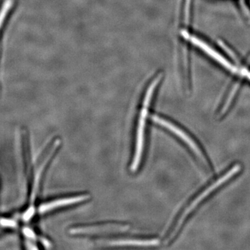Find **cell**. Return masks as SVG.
I'll return each mask as SVG.
<instances>
[{
	"label": "cell",
	"instance_id": "obj_1",
	"mask_svg": "<svg viewBox=\"0 0 250 250\" xmlns=\"http://www.w3.org/2000/svg\"><path fill=\"white\" fill-rule=\"evenodd\" d=\"M161 79H162V75L161 74H159L158 76L154 78L151 84L148 87L146 96H145L144 100H143V108L139 117V124H138L136 151H135L134 160H133L131 167V170L132 171L137 170L140 163H141L143 151V145H144L145 129H146V118H147V116L148 108H149L151 101H152L154 90H155L156 86L160 82Z\"/></svg>",
	"mask_w": 250,
	"mask_h": 250
},
{
	"label": "cell",
	"instance_id": "obj_9",
	"mask_svg": "<svg viewBox=\"0 0 250 250\" xmlns=\"http://www.w3.org/2000/svg\"><path fill=\"white\" fill-rule=\"evenodd\" d=\"M238 86H239V84L237 83V84L235 85V86L233 87V89L231 90L229 96L228 100L225 102L223 108H222L221 111H220V116H223L224 114H225L228 108H229L230 105H231V103H232L233 98H234L235 95H236L237 90H238Z\"/></svg>",
	"mask_w": 250,
	"mask_h": 250
},
{
	"label": "cell",
	"instance_id": "obj_5",
	"mask_svg": "<svg viewBox=\"0 0 250 250\" xmlns=\"http://www.w3.org/2000/svg\"><path fill=\"white\" fill-rule=\"evenodd\" d=\"M127 229V226H124L117 224H104V225H96V226L84 227L72 229L70 232L73 234H95V233L113 232L121 231Z\"/></svg>",
	"mask_w": 250,
	"mask_h": 250
},
{
	"label": "cell",
	"instance_id": "obj_7",
	"mask_svg": "<svg viewBox=\"0 0 250 250\" xmlns=\"http://www.w3.org/2000/svg\"><path fill=\"white\" fill-rule=\"evenodd\" d=\"M59 144V141H56L54 143V146H52V149L50 152L46 156L45 160L42 161V164H41L40 167H39L35 174V177H34V187H33L32 192H31V202H34V200L36 198V193H37L38 188H39V182H40L41 176H42V172L45 170V167L47 164H48L49 161L50 160L54 153L57 150V147H58Z\"/></svg>",
	"mask_w": 250,
	"mask_h": 250
},
{
	"label": "cell",
	"instance_id": "obj_10",
	"mask_svg": "<svg viewBox=\"0 0 250 250\" xmlns=\"http://www.w3.org/2000/svg\"><path fill=\"white\" fill-rule=\"evenodd\" d=\"M14 0H4V4H3L2 9H1V27H2L4 24L5 18L9 14L10 9L12 8L14 5Z\"/></svg>",
	"mask_w": 250,
	"mask_h": 250
},
{
	"label": "cell",
	"instance_id": "obj_8",
	"mask_svg": "<svg viewBox=\"0 0 250 250\" xmlns=\"http://www.w3.org/2000/svg\"><path fill=\"white\" fill-rule=\"evenodd\" d=\"M158 240H123L112 242L113 246H154L159 245Z\"/></svg>",
	"mask_w": 250,
	"mask_h": 250
},
{
	"label": "cell",
	"instance_id": "obj_3",
	"mask_svg": "<svg viewBox=\"0 0 250 250\" xmlns=\"http://www.w3.org/2000/svg\"><path fill=\"white\" fill-rule=\"evenodd\" d=\"M182 36H183L186 40L190 41L192 45L196 46L198 48L201 49L207 55L214 59L220 65L225 67L227 70H229L232 73L239 75V68L233 65L232 63L229 62L228 59H225L223 55H221L219 52L215 51L213 47L208 45L205 41L201 40V39H199L196 36L190 35V34L186 30L182 31Z\"/></svg>",
	"mask_w": 250,
	"mask_h": 250
},
{
	"label": "cell",
	"instance_id": "obj_4",
	"mask_svg": "<svg viewBox=\"0 0 250 250\" xmlns=\"http://www.w3.org/2000/svg\"><path fill=\"white\" fill-rule=\"evenodd\" d=\"M152 119L156 124L164 126L166 129L169 130L171 132L173 133L174 135H176L177 137H179L182 141H184L190 148L192 152L196 154L197 157L203 161L204 164H208V161H207V158L205 157L204 153L202 152V149L199 147L197 143L185 131L181 129L180 128L176 126V125L172 124L170 122L166 121V120L160 118V117L154 116H154H152Z\"/></svg>",
	"mask_w": 250,
	"mask_h": 250
},
{
	"label": "cell",
	"instance_id": "obj_6",
	"mask_svg": "<svg viewBox=\"0 0 250 250\" xmlns=\"http://www.w3.org/2000/svg\"><path fill=\"white\" fill-rule=\"evenodd\" d=\"M90 198L89 195H83L79 196L65 197V198L59 199L54 201L47 202L41 206L39 210L41 213H46L49 210L60 208V207H65L67 205H74V204L80 203V202L86 201Z\"/></svg>",
	"mask_w": 250,
	"mask_h": 250
},
{
	"label": "cell",
	"instance_id": "obj_12",
	"mask_svg": "<svg viewBox=\"0 0 250 250\" xmlns=\"http://www.w3.org/2000/svg\"><path fill=\"white\" fill-rule=\"evenodd\" d=\"M24 233L26 236L29 237V238H33L34 237V233L31 231L29 229H24Z\"/></svg>",
	"mask_w": 250,
	"mask_h": 250
},
{
	"label": "cell",
	"instance_id": "obj_11",
	"mask_svg": "<svg viewBox=\"0 0 250 250\" xmlns=\"http://www.w3.org/2000/svg\"><path fill=\"white\" fill-rule=\"evenodd\" d=\"M1 225L4 227H9V228H14L16 226V224L14 221L11 220H7V219L3 218L1 220Z\"/></svg>",
	"mask_w": 250,
	"mask_h": 250
},
{
	"label": "cell",
	"instance_id": "obj_2",
	"mask_svg": "<svg viewBox=\"0 0 250 250\" xmlns=\"http://www.w3.org/2000/svg\"><path fill=\"white\" fill-rule=\"evenodd\" d=\"M241 170V166L240 164H236V165L233 166L228 172H227L226 173L224 174L223 177H220L218 180H217L216 182H215L212 185L209 186L207 189H205V190H204L200 195H199L190 205L188 206L187 208L184 210L182 214L181 215L180 218L177 220V224H176L175 227H174L173 231L171 233L169 240L172 241L174 237L177 236L179 230L182 228V225H184L186 219L187 218L188 215H190V213H192V210L196 208L199 204L201 203V202L203 201L204 199L208 197L211 192L216 190L218 188L221 187L225 182H228L229 179L232 178L233 176L238 174Z\"/></svg>",
	"mask_w": 250,
	"mask_h": 250
}]
</instances>
